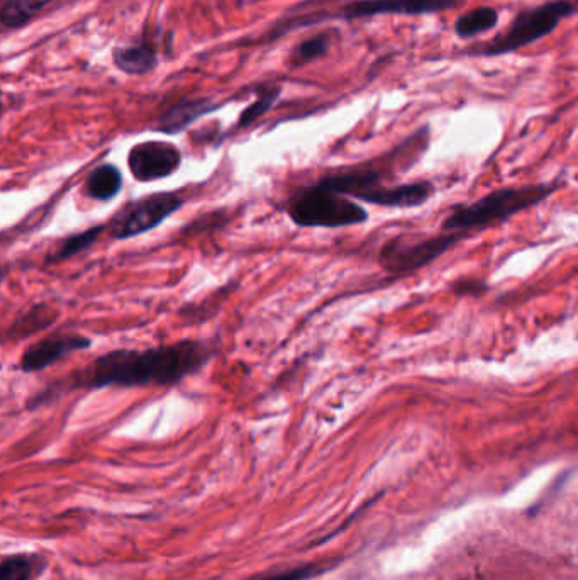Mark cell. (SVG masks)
I'll return each instance as SVG.
<instances>
[{"mask_svg": "<svg viewBox=\"0 0 578 580\" xmlns=\"http://www.w3.org/2000/svg\"><path fill=\"white\" fill-rule=\"evenodd\" d=\"M214 353L216 346L206 340H184L146 350H112L67 379L53 382L29 401L28 408H39L56 394L77 389L175 385L204 369Z\"/></svg>", "mask_w": 578, "mask_h": 580, "instance_id": "1", "label": "cell"}, {"mask_svg": "<svg viewBox=\"0 0 578 580\" xmlns=\"http://www.w3.org/2000/svg\"><path fill=\"white\" fill-rule=\"evenodd\" d=\"M560 189L558 182L523 185V187H504L492 190L487 196L480 197L472 204H458L451 207L450 214L443 221L446 233H470L475 229L490 228L502 224L538 206Z\"/></svg>", "mask_w": 578, "mask_h": 580, "instance_id": "2", "label": "cell"}, {"mask_svg": "<svg viewBox=\"0 0 578 580\" xmlns=\"http://www.w3.org/2000/svg\"><path fill=\"white\" fill-rule=\"evenodd\" d=\"M575 14H578V0H548L540 6L528 7L517 12L506 31L485 43L468 46L462 55L477 58L511 55L550 36L562 21Z\"/></svg>", "mask_w": 578, "mask_h": 580, "instance_id": "3", "label": "cell"}, {"mask_svg": "<svg viewBox=\"0 0 578 580\" xmlns=\"http://www.w3.org/2000/svg\"><path fill=\"white\" fill-rule=\"evenodd\" d=\"M287 214L302 228H346L368 219L360 204L319 182L297 190L287 202Z\"/></svg>", "mask_w": 578, "mask_h": 580, "instance_id": "4", "label": "cell"}, {"mask_svg": "<svg viewBox=\"0 0 578 580\" xmlns=\"http://www.w3.org/2000/svg\"><path fill=\"white\" fill-rule=\"evenodd\" d=\"M467 233H443L434 236L399 235L387 241L378 262L385 272L392 275H407L428 267L441 255H445L451 246L465 240Z\"/></svg>", "mask_w": 578, "mask_h": 580, "instance_id": "5", "label": "cell"}, {"mask_svg": "<svg viewBox=\"0 0 578 580\" xmlns=\"http://www.w3.org/2000/svg\"><path fill=\"white\" fill-rule=\"evenodd\" d=\"M184 204V197L175 192L148 194L138 201L129 202L128 206L117 212L111 223L107 224V229L114 240H129L158 228Z\"/></svg>", "mask_w": 578, "mask_h": 580, "instance_id": "6", "label": "cell"}, {"mask_svg": "<svg viewBox=\"0 0 578 580\" xmlns=\"http://www.w3.org/2000/svg\"><path fill=\"white\" fill-rule=\"evenodd\" d=\"M462 0H353L331 14L333 19H368L377 16H431L460 6Z\"/></svg>", "mask_w": 578, "mask_h": 580, "instance_id": "7", "label": "cell"}, {"mask_svg": "<svg viewBox=\"0 0 578 580\" xmlns=\"http://www.w3.org/2000/svg\"><path fill=\"white\" fill-rule=\"evenodd\" d=\"M182 165V153L167 141H143L129 150L128 167L138 182L167 179Z\"/></svg>", "mask_w": 578, "mask_h": 580, "instance_id": "8", "label": "cell"}, {"mask_svg": "<svg viewBox=\"0 0 578 580\" xmlns=\"http://www.w3.org/2000/svg\"><path fill=\"white\" fill-rule=\"evenodd\" d=\"M92 340L80 333H53L29 346L23 353L19 367L26 374L48 369L72 353L89 350Z\"/></svg>", "mask_w": 578, "mask_h": 580, "instance_id": "9", "label": "cell"}, {"mask_svg": "<svg viewBox=\"0 0 578 580\" xmlns=\"http://www.w3.org/2000/svg\"><path fill=\"white\" fill-rule=\"evenodd\" d=\"M436 194V187L429 180H419L411 184L377 185L367 190L360 201L373 206L395 207V209H412L426 204Z\"/></svg>", "mask_w": 578, "mask_h": 580, "instance_id": "10", "label": "cell"}, {"mask_svg": "<svg viewBox=\"0 0 578 580\" xmlns=\"http://www.w3.org/2000/svg\"><path fill=\"white\" fill-rule=\"evenodd\" d=\"M219 109L212 99H182L163 112L156 129L165 134H178L189 128L197 119L204 118L209 112Z\"/></svg>", "mask_w": 578, "mask_h": 580, "instance_id": "11", "label": "cell"}, {"mask_svg": "<svg viewBox=\"0 0 578 580\" xmlns=\"http://www.w3.org/2000/svg\"><path fill=\"white\" fill-rule=\"evenodd\" d=\"M112 62L126 75H146L158 67V51L148 40L131 46H117L112 51Z\"/></svg>", "mask_w": 578, "mask_h": 580, "instance_id": "12", "label": "cell"}, {"mask_svg": "<svg viewBox=\"0 0 578 580\" xmlns=\"http://www.w3.org/2000/svg\"><path fill=\"white\" fill-rule=\"evenodd\" d=\"M501 23V11L490 6L475 7L458 16L453 29L460 40H473L480 34L489 33Z\"/></svg>", "mask_w": 578, "mask_h": 580, "instance_id": "13", "label": "cell"}, {"mask_svg": "<svg viewBox=\"0 0 578 580\" xmlns=\"http://www.w3.org/2000/svg\"><path fill=\"white\" fill-rule=\"evenodd\" d=\"M121 189H123V173L112 163H104L94 168L85 180V194L94 201H112Z\"/></svg>", "mask_w": 578, "mask_h": 580, "instance_id": "14", "label": "cell"}, {"mask_svg": "<svg viewBox=\"0 0 578 580\" xmlns=\"http://www.w3.org/2000/svg\"><path fill=\"white\" fill-rule=\"evenodd\" d=\"M51 4L55 0H7L0 11V21L6 29L24 28Z\"/></svg>", "mask_w": 578, "mask_h": 580, "instance_id": "15", "label": "cell"}, {"mask_svg": "<svg viewBox=\"0 0 578 580\" xmlns=\"http://www.w3.org/2000/svg\"><path fill=\"white\" fill-rule=\"evenodd\" d=\"M56 316H58V313H56L55 309H51L45 304H38V306L31 307L28 313L12 324L9 336H11L12 340H24L26 336H31L34 333H38V331L50 328L51 324L55 323Z\"/></svg>", "mask_w": 578, "mask_h": 580, "instance_id": "16", "label": "cell"}, {"mask_svg": "<svg viewBox=\"0 0 578 580\" xmlns=\"http://www.w3.org/2000/svg\"><path fill=\"white\" fill-rule=\"evenodd\" d=\"M107 226H94V228L85 229L82 233L77 235L67 236L65 240L60 241V245L56 246L55 251L51 253L50 257L46 258L48 263H60L68 258L75 257L78 253L87 250L94 245L95 241L101 238L104 229Z\"/></svg>", "mask_w": 578, "mask_h": 580, "instance_id": "17", "label": "cell"}, {"mask_svg": "<svg viewBox=\"0 0 578 580\" xmlns=\"http://www.w3.org/2000/svg\"><path fill=\"white\" fill-rule=\"evenodd\" d=\"M41 560L31 555H12L0 564V580H31L38 574Z\"/></svg>", "mask_w": 578, "mask_h": 580, "instance_id": "18", "label": "cell"}, {"mask_svg": "<svg viewBox=\"0 0 578 580\" xmlns=\"http://www.w3.org/2000/svg\"><path fill=\"white\" fill-rule=\"evenodd\" d=\"M329 46H331V38H329L328 33H319L309 40L302 41L301 45L297 46L292 53V65L302 67L306 63L323 58V56L328 55Z\"/></svg>", "mask_w": 578, "mask_h": 580, "instance_id": "19", "label": "cell"}, {"mask_svg": "<svg viewBox=\"0 0 578 580\" xmlns=\"http://www.w3.org/2000/svg\"><path fill=\"white\" fill-rule=\"evenodd\" d=\"M278 95H280V89L278 87L263 92L250 107H246L245 111L241 112L238 128H248V126L256 123L262 116H265L272 109L273 104L277 102Z\"/></svg>", "mask_w": 578, "mask_h": 580, "instance_id": "20", "label": "cell"}, {"mask_svg": "<svg viewBox=\"0 0 578 580\" xmlns=\"http://www.w3.org/2000/svg\"><path fill=\"white\" fill-rule=\"evenodd\" d=\"M316 565H302L295 569L284 570V572H268V574L256 575L248 580H307L312 575H316Z\"/></svg>", "mask_w": 578, "mask_h": 580, "instance_id": "21", "label": "cell"}, {"mask_svg": "<svg viewBox=\"0 0 578 580\" xmlns=\"http://www.w3.org/2000/svg\"><path fill=\"white\" fill-rule=\"evenodd\" d=\"M484 289V284L478 280L468 279L462 280L455 285L456 294H473V290H477L478 294Z\"/></svg>", "mask_w": 578, "mask_h": 580, "instance_id": "22", "label": "cell"}]
</instances>
